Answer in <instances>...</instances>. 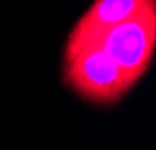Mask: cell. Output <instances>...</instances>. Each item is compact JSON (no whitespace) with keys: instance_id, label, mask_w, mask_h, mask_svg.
<instances>
[{"instance_id":"obj_1","label":"cell","mask_w":156,"mask_h":150,"mask_svg":"<svg viewBox=\"0 0 156 150\" xmlns=\"http://www.w3.org/2000/svg\"><path fill=\"white\" fill-rule=\"evenodd\" d=\"M63 80L82 100L110 106L125 97L131 82L97 42L66 45Z\"/></svg>"},{"instance_id":"obj_2","label":"cell","mask_w":156,"mask_h":150,"mask_svg":"<svg viewBox=\"0 0 156 150\" xmlns=\"http://www.w3.org/2000/svg\"><path fill=\"white\" fill-rule=\"evenodd\" d=\"M82 42H97L116 61L131 87L148 72L156 51V6ZM78 45V42H68Z\"/></svg>"},{"instance_id":"obj_3","label":"cell","mask_w":156,"mask_h":150,"mask_svg":"<svg viewBox=\"0 0 156 150\" xmlns=\"http://www.w3.org/2000/svg\"><path fill=\"white\" fill-rule=\"evenodd\" d=\"M152 6H156V0H93L89 11L74 24L68 42L91 40Z\"/></svg>"}]
</instances>
